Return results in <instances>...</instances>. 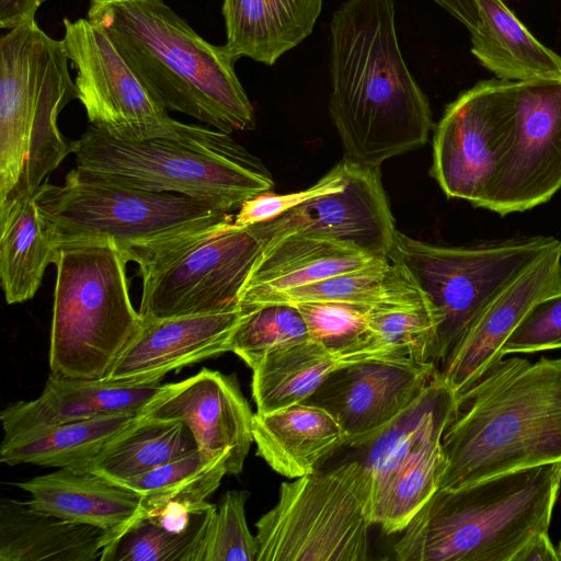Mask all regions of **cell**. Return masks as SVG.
Masks as SVG:
<instances>
[{
  "label": "cell",
  "instance_id": "obj_6",
  "mask_svg": "<svg viewBox=\"0 0 561 561\" xmlns=\"http://www.w3.org/2000/svg\"><path fill=\"white\" fill-rule=\"evenodd\" d=\"M62 39L33 21L0 38V206L38 188L75 140L58 127L77 99Z\"/></svg>",
  "mask_w": 561,
  "mask_h": 561
},
{
  "label": "cell",
  "instance_id": "obj_41",
  "mask_svg": "<svg viewBox=\"0 0 561 561\" xmlns=\"http://www.w3.org/2000/svg\"><path fill=\"white\" fill-rule=\"evenodd\" d=\"M456 20L463 24L469 32L479 24L477 0H433Z\"/></svg>",
  "mask_w": 561,
  "mask_h": 561
},
{
  "label": "cell",
  "instance_id": "obj_31",
  "mask_svg": "<svg viewBox=\"0 0 561 561\" xmlns=\"http://www.w3.org/2000/svg\"><path fill=\"white\" fill-rule=\"evenodd\" d=\"M397 265L400 268L397 279L370 308L371 336L381 346L404 352L415 363L435 364L434 311L410 275Z\"/></svg>",
  "mask_w": 561,
  "mask_h": 561
},
{
  "label": "cell",
  "instance_id": "obj_33",
  "mask_svg": "<svg viewBox=\"0 0 561 561\" xmlns=\"http://www.w3.org/2000/svg\"><path fill=\"white\" fill-rule=\"evenodd\" d=\"M240 309L229 352L251 369L267 355L310 340L305 319L295 305L274 302Z\"/></svg>",
  "mask_w": 561,
  "mask_h": 561
},
{
  "label": "cell",
  "instance_id": "obj_5",
  "mask_svg": "<svg viewBox=\"0 0 561 561\" xmlns=\"http://www.w3.org/2000/svg\"><path fill=\"white\" fill-rule=\"evenodd\" d=\"M76 167L112 183L176 193L233 213L268 192L273 178L263 162L230 134L185 124L174 136L129 141L89 126L73 142Z\"/></svg>",
  "mask_w": 561,
  "mask_h": 561
},
{
  "label": "cell",
  "instance_id": "obj_37",
  "mask_svg": "<svg viewBox=\"0 0 561 561\" xmlns=\"http://www.w3.org/2000/svg\"><path fill=\"white\" fill-rule=\"evenodd\" d=\"M247 490L227 491L208 525L201 561H256L257 541L245 517Z\"/></svg>",
  "mask_w": 561,
  "mask_h": 561
},
{
  "label": "cell",
  "instance_id": "obj_20",
  "mask_svg": "<svg viewBox=\"0 0 561 561\" xmlns=\"http://www.w3.org/2000/svg\"><path fill=\"white\" fill-rule=\"evenodd\" d=\"M162 387L159 382L121 386L51 373L38 398L11 403L1 412V446L62 423L117 413L140 414Z\"/></svg>",
  "mask_w": 561,
  "mask_h": 561
},
{
  "label": "cell",
  "instance_id": "obj_8",
  "mask_svg": "<svg viewBox=\"0 0 561 561\" xmlns=\"http://www.w3.org/2000/svg\"><path fill=\"white\" fill-rule=\"evenodd\" d=\"M263 247L254 227L234 224L230 213L123 250L141 276V317L203 314L239 306V295Z\"/></svg>",
  "mask_w": 561,
  "mask_h": 561
},
{
  "label": "cell",
  "instance_id": "obj_42",
  "mask_svg": "<svg viewBox=\"0 0 561 561\" xmlns=\"http://www.w3.org/2000/svg\"><path fill=\"white\" fill-rule=\"evenodd\" d=\"M517 561H559L549 533L537 536L518 556Z\"/></svg>",
  "mask_w": 561,
  "mask_h": 561
},
{
  "label": "cell",
  "instance_id": "obj_22",
  "mask_svg": "<svg viewBox=\"0 0 561 561\" xmlns=\"http://www.w3.org/2000/svg\"><path fill=\"white\" fill-rule=\"evenodd\" d=\"M252 435L256 454L289 479L317 471L346 443L344 431L328 411L305 402L254 413Z\"/></svg>",
  "mask_w": 561,
  "mask_h": 561
},
{
  "label": "cell",
  "instance_id": "obj_26",
  "mask_svg": "<svg viewBox=\"0 0 561 561\" xmlns=\"http://www.w3.org/2000/svg\"><path fill=\"white\" fill-rule=\"evenodd\" d=\"M14 485L26 491L37 507L101 527L110 538L137 514L141 504L136 492L87 469L60 468Z\"/></svg>",
  "mask_w": 561,
  "mask_h": 561
},
{
  "label": "cell",
  "instance_id": "obj_4",
  "mask_svg": "<svg viewBox=\"0 0 561 561\" xmlns=\"http://www.w3.org/2000/svg\"><path fill=\"white\" fill-rule=\"evenodd\" d=\"M561 463L533 466L438 488L393 546L399 561H517L549 533Z\"/></svg>",
  "mask_w": 561,
  "mask_h": 561
},
{
  "label": "cell",
  "instance_id": "obj_7",
  "mask_svg": "<svg viewBox=\"0 0 561 561\" xmlns=\"http://www.w3.org/2000/svg\"><path fill=\"white\" fill-rule=\"evenodd\" d=\"M128 262L112 242L59 248L49 345L53 374L103 380L137 334L144 319L130 300Z\"/></svg>",
  "mask_w": 561,
  "mask_h": 561
},
{
  "label": "cell",
  "instance_id": "obj_19",
  "mask_svg": "<svg viewBox=\"0 0 561 561\" xmlns=\"http://www.w3.org/2000/svg\"><path fill=\"white\" fill-rule=\"evenodd\" d=\"M561 289V247L551 251L497 296L458 339L439 367L456 396L503 358L502 347L529 309Z\"/></svg>",
  "mask_w": 561,
  "mask_h": 561
},
{
  "label": "cell",
  "instance_id": "obj_16",
  "mask_svg": "<svg viewBox=\"0 0 561 561\" xmlns=\"http://www.w3.org/2000/svg\"><path fill=\"white\" fill-rule=\"evenodd\" d=\"M433 363L371 359L333 371L302 402L328 411L358 447L404 410L433 380Z\"/></svg>",
  "mask_w": 561,
  "mask_h": 561
},
{
  "label": "cell",
  "instance_id": "obj_43",
  "mask_svg": "<svg viewBox=\"0 0 561 561\" xmlns=\"http://www.w3.org/2000/svg\"><path fill=\"white\" fill-rule=\"evenodd\" d=\"M557 553H558L559 561H561V540H560L559 545L557 546Z\"/></svg>",
  "mask_w": 561,
  "mask_h": 561
},
{
  "label": "cell",
  "instance_id": "obj_13",
  "mask_svg": "<svg viewBox=\"0 0 561 561\" xmlns=\"http://www.w3.org/2000/svg\"><path fill=\"white\" fill-rule=\"evenodd\" d=\"M64 28L77 100L90 126L129 141L174 136L183 129L186 123L170 116L100 27L87 18H66Z\"/></svg>",
  "mask_w": 561,
  "mask_h": 561
},
{
  "label": "cell",
  "instance_id": "obj_14",
  "mask_svg": "<svg viewBox=\"0 0 561 561\" xmlns=\"http://www.w3.org/2000/svg\"><path fill=\"white\" fill-rule=\"evenodd\" d=\"M560 188L561 77L516 82L512 141L485 209L523 213Z\"/></svg>",
  "mask_w": 561,
  "mask_h": 561
},
{
  "label": "cell",
  "instance_id": "obj_38",
  "mask_svg": "<svg viewBox=\"0 0 561 561\" xmlns=\"http://www.w3.org/2000/svg\"><path fill=\"white\" fill-rule=\"evenodd\" d=\"M561 348V289L535 304L502 347V356Z\"/></svg>",
  "mask_w": 561,
  "mask_h": 561
},
{
  "label": "cell",
  "instance_id": "obj_18",
  "mask_svg": "<svg viewBox=\"0 0 561 561\" xmlns=\"http://www.w3.org/2000/svg\"><path fill=\"white\" fill-rule=\"evenodd\" d=\"M240 316L237 306L203 314L142 318L139 331L101 381L152 385L172 370L229 352V340Z\"/></svg>",
  "mask_w": 561,
  "mask_h": 561
},
{
  "label": "cell",
  "instance_id": "obj_9",
  "mask_svg": "<svg viewBox=\"0 0 561 561\" xmlns=\"http://www.w3.org/2000/svg\"><path fill=\"white\" fill-rule=\"evenodd\" d=\"M374 479L355 459L283 482L255 524L256 561H364L373 523Z\"/></svg>",
  "mask_w": 561,
  "mask_h": 561
},
{
  "label": "cell",
  "instance_id": "obj_36",
  "mask_svg": "<svg viewBox=\"0 0 561 561\" xmlns=\"http://www.w3.org/2000/svg\"><path fill=\"white\" fill-rule=\"evenodd\" d=\"M295 306L305 319L310 339L332 351L391 348L379 345L371 336L369 313L373 305L301 302Z\"/></svg>",
  "mask_w": 561,
  "mask_h": 561
},
{
  "label": "cell",
  "instance_id": "obj_39",
  "mask_svg": "<svg viewBox=\"0 0 561 561\" xmlns=\"http://www.w3.org/2000/svg\"><path fill=\"white\" fill-rule=\"evenodd\" d=\"M345 183L346 165L342 159L329 173L306 190L284 195L268 191L247 199L233 214V222L252 226L272 220L311 198L341 191Z\"/></svg>",
  "mask_w": 561,
  "mask_h": 561
},
{
  "label": "cell",
  "instance_id": "obj_32",
  "mask_svg": "<svg viewBox=\"0 0 561 561\" xmlns=\"http://www.w3.org/2000/svg\"><path fill=\"white\" fill-rule=\"evenodd\" d=\"M226 474V455L210 456L197 449L121 485L139 494L145 502L201 503L218 489Z\"/></svg>",
  "mask_w": 561,
  "mask_h": 561
},
{
  "label": "cell",
  "instance_id": "obj_15",
  "mask_svg": "<svg viewBox=\"0 0 561 561\" xmlns=\"http://www.w3.org/2000/svg\"><path fill=\"white\" fill-rule=\"evenodd\" d=\"M343 160L346 183L341 191L319 195L272 220L252 225L264 247L300 233L348 243L374 256H389L397 229L380 169Z\"/></svg>",
  "mask_w": 561,
  "mask_h": 561
},
{
  "label": "cell",
  "instance_id": "obj_11",
  "mask_svg": "<svg viewBox=\"0 0 561 561\" xmlns=\"http://www.w3.org/2000/svg\"><path fill=\"white\" fill-rule=\"evenodd\" d=\"M36 199L59 248L106 241L127 250L230 214L176 193L112 183L77 167L61 185L43 183Z\"/></svg>",
  "mask_w": 561,
  "mask_h": 561
},
{
  "label": "cell",
  "instance_id": "obj_1",
  "mask_svg": "<svg viewBox=\"0 0 561 561\" xmlns=\"http://www.w3.org/2000/svg\"><path fill=\"white\" fill-rule=\"evenodd\" d=\"M329 70L343 159L380 169L426 144L432 111L402 56L394 0H345L333 12Z\"/></svg>",
  "mask_w": 561,
  "mask_h": 561
},
{
  "label": "cell",
  "instance_id": "obj_21",
  "mask_svg": "<svg viewBox=\"0 0 561 561\" xmlns=\"http://www.w3.org/2000/svg\"><path fill=\"white\" fill-rule=\"evenodd\" d=\"M381 259L386 257L370 255L333 239L289 234L263 248L238 305L251 307L273 295L358 270Z\"/></svg>",
  "mask_w": 561,
  "mask_h": 561
},
{
  "label": "cell",
  "instance_id": "obj_29",
  "mask_svg": "<svg viewBox=\"0 0 561 561\" xmlns=\"http://www.w3.org/2000/svg\"><path fill=\"white\" fill-rule=\"evenodd\" d=\"M197 450L190 428L180 421L139 417L115 436L83 468L115 483Z\"/></svg>",
  "mask_w": 561,
  "mask_h": 561
},
{
  "label": "cell",
  "instance_id": "obj_23",
  "mask_svg": "<svg viewBox=\"0 0 561 561\" xmlns=\"http://www.w3.org/2000/svg\"><path fill=\"white\" fill-rule=\"evenodd\" d=\"M110 533L46 512L31 501L0 502L1 561H100Z\"/></svg>",
  "mask_w": 561,
  "mask_h": 561
},
{
  "label": "cell",
  "instance_id": "obj_12",
  "mask_svg": "<svg viewBox=\"0 0 561 561\" xmlns=\"http://www.w3.org/2000/svg\"><path fill=\"white\" fill-rule=\"evenodd\" d=\"M516 82H477L449 103L435 126L431 175L449 198L485 208L510 148Z\"/></svg>",
  "mask_w": 561,
  "mask_h": 561
},
{
  "label": "cell",
  "instance_id": "obj_34",
  "mask_svg": "<svg viewBox=\"0 0 561 561\" xmlns=\"http://www.w3.org/2000/svg\"><path fill=\"white\" fill-rule=\"evenodd\" d=\"M208 525L176 533L138 511L110 538L100 561H201Z\"/></svg>",
  "mask_w": 561,
  "mask_h": 561
},
{
  "label": "cell",
  "instance_id": "obj_17",
  "mask_svg": "<svg viewBox=\"0 0 561 561\" xmlns=\"http://www.w3.org/2000/svg\"><path fill=\"white\" fill-rule=\"evenodd\" d=\"M141 415L180 421L197 449L228 457V474L241 473L253 440V413L233 375L203 368L175 383L163 385Z\"/></svg>",
  "mask_w": 561,
  "mask_h": 561
},
{
  "label": "cell",
  "instance_id": "obj_40",
  "mask_svg": "<svg viewBox=\"0 0 561 561\" xmlns=\"http://www.w3.org/2000/svg\"><path fill=\"white\" fill-rule=\"evenodd\" d=\"M45 0H0V27L13 30L36 21V13Z\"/></svg>",
  "mask_w": 561,
  "mask_h": 561
},
{
  "label": "cell",
  "instance_id": "obj_10",
  "mask_svg": "<svg viewBox=\"0 0 561 561\" xmlns=\"http://www.w3.org/2000/svg\"><path fill=\"white\" fill-rule=\"evenodd\" d=\"M559 247L561 241L549 236L446 247L415 240L397 230L388 257L410 275L434 311V363L438 369L473 320Z\"/></svg>",
  "mask_w": 561,
  "mask_h": 561
},
{
  "label": "cell",
  "instance_id": "obj_24",
  "mask_svg": "<svg viewBox=\"0 0 561 561\" xmlns=\"http://www.w3.org/2000/svg\"><path fill=\"white\" fill-rule=\"evenodd\" d=\"M371 359L414 362L393 348L335 352L312 339L272 353L252 369L256 412L267 413L302 402L336 369Z\"/></svg>",
  "mask_w": 561,
  "mask_h": 561
},
{
  "label": "cell",
  "instance_id": "obj_30",
  "mask_svg": "<svg viewBox=\"0 0 561 561\" xmlns=\"http://www.w3.org/2000/svg\"><path fill=\"white\" fill-rule=\"evenodd\" d=\"M140 414L117 413L55 425L1 446L0 460L9 466L83 468Z\"/></svg>",
  "mask_w": 561,
  "mask_h": 561
},
{
  "label": "cell",
  "instance_id": "obj_35",
  "mask_svg": "<svg viewBox=\"0 0 561 561\" xmlns=\"http://www.w3.org/2000/svg\"><path fill=\"white\" fill-rule=\"evenodd\" d=\"M399 272V266L386 257L358 270L273 295L254 306L274 302H348L371 306L386 295Z\"/></svg>",
  "mask_w": 561,
  "mask_h": 561
},
{
  "label": "cell",
  "instance_id": "obj_28",
  "mask_svg": "<svg viewBox=\"0 0 561 561\" xmlns=\"http://www.w3.org/2000/svg\"><path fill=\"white\" fill-rule=\"evenodd\" d=\"M58 250L36 190L0 206V278L8 305L35 296Z\"/></svg>",
  "mask_w": 561,
  "mask_h": 561
},
{
  "label": "cell",
  "instance_id": "obj_3",
  "mask_svg": "<svg viewBox=\"0 0 561 561\" xmlns=\"http://www.w3.org/2000/svg\"><path fill=\"white\" fill-rule=\"evenodd\" d=\"M87 19L169 112L231 134L253 129V106L237 76L239 60L204 39L163 0H90Z\"/></svg>",
  "mask_w": 561,
  "mask_h": 561
},
{
  "label": "cell",
  "instance_id": "obj_2",
  "mask_svg": "<svg viewBox=\"0 0 561 561\" xmlns=\"http://www.w3.org/2000/svg\"><path fill=\"white\" fill-rule=\"evenodd\" d=\"M439 488L561 463V357L502 358L457 396Z\"/></svg>",
  "mask_w": 561,
  "mask_h": 561
},
{
  "label": "cell",
  "instance_id": "obj_25",
  "mask_svg": "<svg viewBox=\"0 0 561 561\" xmlns=\"http://www.w3.org/2000/svg\"><path fill=\"white\" fill-rule=\"evenodd\" d=\"M323 0H222L225 46L238 59L273 66L311 35Z\"/></svg>",
  "mask_w": 561,
  "mask_h": 561
},
{
  "label": "cell",
  "instance_id": "obj_27",
  "mask_svg": "<svg viewBox=\"0 0 561 561\" xmlns=\"http://www.w3.org/2000/svg\"><path fill=\"white\" fill-rule=\"evenodd\" d=\"M470 50L495 78L520 82L561 77V56L540 43L503 0H477Z\"/></svg>",
  "mask_w": 561,
  "mask_h": 561
}]
</instances>
